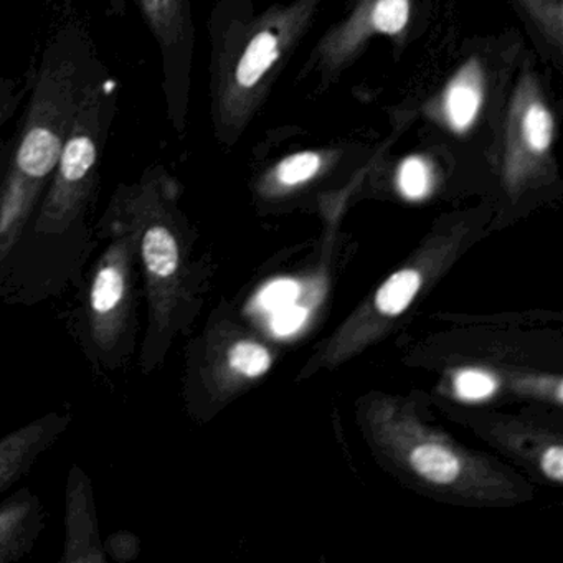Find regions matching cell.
Listing matches in <instances>:
<instances>
[{
  "instance_id": "cell-1",
  "label": "cell",
  "mask_w": 563,
  "mask_h": 563,
  "mask_svg": "<svg viewBox=\"0 0 563 563\" xmlns=\"http://www.w3.org/2000/svg\"><path fill=\"white\" fill-rule=\"evenodd\" d=\"M120 95L110 68L85 91L51 184L0 273V305H41L80 285L98 246L93 213L101 159Z\"/></svg>"
},
{
  "instance_id": "cell-2",
  "label": "cell",
  "mask_w": 563,
  "mask_h": 563,
  "mask_svg": "<svg viewBox=\"0 0 563 563\" xmlns=\"http://www.w3.org/2000/svg\"><path fill=\"white\" fill-rule=\"evenodd\" d=\"M104 70L93 38L77 22L45 44L18 130L0 143V273L51 184L85 91Z\"/></svg>"
},
{
  "instance_id": "cell-3",
  "label": "cell",
  "mask_w": 563,
  "mask_h": 563,
  "mask_svg": "<svg viewBox=\"0 0 563 563\" xmlns=\"http://www.w3.org/2000/svg\"><path fill=\"white\" fill-rule=\"evenodd\" d=\"M325 0H288L255 9L217 0L209 18V97L213 137L233 151L258 117Z\"/></svg>"
},
{
  "instance_id": "cell-4",
  "label": "cell",
  "mask_w": 563,
  "mask_h": 563,
  "mask_svg": "<svg viewBox=\"0 0 563 563\" xmlns=\"http://www.w3.org/2000/svg\"><path fill=\"white\" fill-rule=\"evenodd\" d=\"M180 184L163 164H151L133 183H121L104 212L130 227L136 239L146 325L137 352L143 375L163 367L189 314L186 219Z\"/></svg>"
},
{
  "instance_id": "cell-5",
  "label": "cell",
  "mask_w": 563,
  "mask_h": 563,
  "mask_svg": "<svg viewBox=\"0 0 563 563\" xmlns=\"http://www.w3.org/2000/svg\"><path fill=\"white\" fill-rule=\"evenodd\" d=\"M516 27L466 38L453 64L415 108L427 141L453 161L476 154L489 166L504 107L527 47Z\"/></svg>"
},
{
  "instance_id": "cell-6",
  "label": "cell",
  "mask_w": 563,
  "mask_h": 563,
  "mask_svg": "<svg viewBox=\"0 0 563 563\" xmlns=\"http://www.w3.org/2000/svg\"><path fill=\"white\" fill-rule=\"evenodd\" d=\"M101 245L77 286L71 334L93 368L104 374L126 368L140 352V299L143 298L136 239L110 213L95 222Z\"/></svg>"
},
{
  "instance_id": "cell-7",
  "label": "cell",
  "mask_w": 563,
  "mask_h": 563,
  "mask_svg": "<svg viewBox=\"0 0 563 563\" xmlns=\"http://www.w3.org/2000/svg\"><path fill=\"white\" fill-rule=\"evenodd\" d=\"M560 103L550 68L527 45L520 57L489 166L510 196L555 179Z\"/></svg>"
},
{
  "instance_id": "cell-8",
  "label": "cell",
  "mask_w": 563,
  "mask_h": 563,
  "mask_svg": "<svg viewBox=\"0 0 563 563\" xmlns=\"http://www.w3.org/2000/svg\"><path fill=\"white\" fill-rule=\"evenodd\" d=\"M434 0H344L335 21L319 35L296 80L314 93L338 84L378 38L400 60L430 27Z\"/></svg>"
},
{
  "instance_id": "cell-9",
  "label": "cell",
  "mask_w": 563,
  "mask_h": 563,
  "mask_svg": "<svg viewBox=\"0 0 563 563\" xmlns=\"http://www.w3.org/2000/svg\"><path fill=\"white\" fill-rule=\"evenodd\" d=\"M137 8L159 52L167 121L174 133L184 137L189 124L196 51L194 0H137Z\"/></svg>"
},
{
  "instance_id": "cell-10",
  "label": "cell",
  "mask_w": 563,
  "mask_h": 563,
  "mask_svg": "<svg viewBox=\"0 0 563 563\" xmlns=\"http://www.w3.org/2000/svg\"><path fill=\"white\" fill-rule=\"evenodd\" d=\"M390 140L378 146L362 143L325 144V146L296 147L279 151L278 157L263 170L262 186L273 196L292 192L311 186L322 176L342 166H365L375 163L388 150Z\"/></svg>"
},
{
  "instance_id": "cell-11",
  "label": "cell",
  "mask_w": 563,
  "mask_h": 563,
  "mask_svg": "<svg viewBox=\"0 0 563 563\" xmlns=\"http://www.w3.org/2000/svg\"><path fill=\"white\" fill-rule=\"evenodd\" d=\"M58 562H108L98 522L93 483L78 463L71 464L65 486V537Z\"/></svg>"
},
{
  "instance_id": "cell-12",
  "label": "cell",
  "mask_w": 563,
  "mask_h": 563,
  "mask_svg": "<svg viewBox=\"0 0 563 563\" xmlns=\"http://www.w3.org/2000/svg\"><path fill=\"white\" fill-rule=\"evenodd\" d=\"M68 411H48L0 438V497L24 479L37 461L67 433Z\"/></svg>"
},
{
  "instance_id": "cell-13",
  "label": "cell",
  "mask_w": 563,
  "mask_h": 563,
  "mask_svg": "<svg viewBox=\"0 0 563 563\" xmlns=\"http://www.w3.org/2000/svg\"><path fill=\"white\" fill-rule=\"evenodd\" d=\"M47 522L44 500L21 487L0 500V563H18L31 555Z\"/></svg>"
},
{
  "instance_id": "cell-14",
  "label": "cell",
  "mask_w": 563,
  "mask_h": 563,
  "mask_svg": "<svg viewBox=\"0 0 563 563\" xmlns=\"http://www.w3.org/2000/svg\"><path fill=\"white\" fill-rule=\"evenodd\" d=\"M530 48L550 68L563 71V0H509Z\"/></svg>"
},
{
  "instance_id": "cell-15",
  "label": "cell",
  "mask_w": 563,
  "mask_h": 563,
  "mask_svg": "<svg viewBox=\"0 0 563 563\" xmlns=\"http://www.w3.org/2000/svg\"><path fill=\"white\" fill-rule=\"evenodd\" d=\"M451 159L444 147L427 141L423 147L410 151L395 163L394 186L404 199L418 202L433 194L438 174L444 167V161ZM454 163V161H453Z\"/></svg>"
},
{
  "instance_id": "cell-16",
  "label": "cell",
  "mask_w": 563,
  "mask_h": 563,
  "mask_svg": "<svg viewBox=\"0 0 563 563\" xmlns=\"http://www.w3.org/2000/svg\"><path fill=\"white\" fill-rule=\"evenodd\" d=\"M411 466L424 479L437 484H450L460 474V460L446 448L438 444H421L410 456Z\"/></svg>"
},
{
  "instance_id": "cell-17",
  "label": "cell",
  "mask_w": 563,
  "mask_h": 563,
  "mask_svg": "<svg viewBox=\"0 0 563 563\" xmlns=\"http://www.w3.org/2000/svg\"><path fill=\"white\" fill-rule=\"evenodd\" d=\"M421 276L415 269H401L395 273L375 296L378 311L385 316H398L413 301L420 289Z\"/></svg>"
},
{
  "instance_id": "cell-18",
  "label": "cell",
  "mask_w": 563,
  "mask_h": 563,
  "mask_svg": "<svg viewBox=\"0 0 563 563\" xmlns=\"http://www.w3.org/2000/svg\"><path fill=\"white\" fill-rule=\"evenodd\" d=\"M227 364L243 377H260L268 371L272 357L262 345L250 341H239L227 352Z\"/></svg>"
},
{
  "instance_id": "cell-19",
  "label": "cell",
  "mask_w": 563,
  "mask_h": 563,
  "mask_svg": "<svg viewBox=\"0 0 563 563\" xmlns=\"http://www.w3.org/2000/svg\"><path fill=\"white\" fill-rule=\"evenodd\" d=\"M103 549L108 560L114 563H133L141 555V540L130 530H118L103 539Z\"/></svg>"
},
{
  "instance_id": "cell-20",
  "label": "cell",
  "mask_w": 563,
  "mask_h": 563,
  "mask_svg": "<svg viewBox=\"0 0 563 563\" xmlns=\"http://www.w3.org/2000/svg\"><path fill=\"white\" fill-rule=\"evenodd\" d=\"M456 394L464 400H483L496 390V380L486 372L464 371L454 380Z\"/></svg>"
},
{
  "instance_id": "cell-21",
  "label": "cell",
  "mask_w": 563,
  "mask_h": 563,
  "mask_svg": "<svg viewBox=\"0 0 563 563\" xmlns=\"http://www.w3.org/2000/svg\"><path fill=\"white\" fill-rule=\"evenodd\" d=\"M27 97V85L12 77H0V133L15 117Z\"/></svg>"
},
{
  "instance_id": "cell-22",
  "label": "cell",
  "mask_w": 563,
  "mask_h": 563,
  "mask_svg": "<svg viewBox=\"0 0 563 563\" xmlns=\"http://www.w3.org/2000/svg\"><path fill=\"white\" fill-rule=\"evenodd\" d=\"M299 286L291 279H279V282L272 283L263 289L260 295V305L265 311L276 312L286 306L295 305V299L298 298Z\"/></svg>"
},
{
  "instance_id": "cell-23",
  "label": "cell",
  "mask_w": 563,
  "mask_h": 563,
  "mask_svg": "<svg viewBox=\"0 0 563 563\" xmlns=\"http://www.w3.org/2000/svg\"><path fill=\"white\" fill-rule=\"evenodd\" d=\"M306 312L305 308H299V306H286V308L279 309V311L275 312L272 321V329L276 335H291L305 324Z\"/></svg>"
},
{
  "instance_id": "cell-24",
  "label": "cell",
  "mask_w": 563,
  "mask_h": 563,
  "mask_svg": "<svg viewBox=\"0 0 563 563\" xmlns=\"http://www.w3.org/2000/svg\"><path fill=\"white\" fill-rule=\"evenodd\" d=\"M542 470L550 479L562 483L563 481V448L552 446L545 451L542 457Z\"/></svg>"
},
{
  "instance_id": "cell-25",
  "label": "cell",
  "mask_w": 563,
  "mask_h": 563,
  "mask_svg": "<svg viewBox=\"0 0 563 563\" xmlns=\"http://www.w3.org/2000/svg\"><path fill=\"white\" fill-rule=\"evenodd\" d=\"M108 15L111 18H124L128 11V0H104Z\"/></svg>"
}]
</instances>
